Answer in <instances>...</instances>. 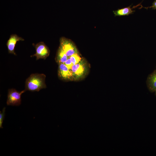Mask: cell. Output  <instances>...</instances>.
Listing matches in <instances>:
<instances>
[{
    "label": "cell",
    "mask_w": 156,
    "mask_h": 156,
    "mask_svg": "<svg viewBox=\"0 0 156 156\" xmlns=\"http://www.w3.org/2000/svg\"><path fill=\"white\" fill-rule=\"evenodd\" d=\"M24 40V39L23 38L16 34L11 35L6 43L8 53L16 55L14 52V48L16 42L18 41H23Z\"/></svg>",
    "instance_id": "obj_7"
},
{
    "label": "cell",
    "mask_w": 156,
    "mask_h": 156,
    "mask_svg": "<svg viewBox=\"0 0 156 156\" xmlns=\"http://www.w3.org/2000/svg\"><path fill=\"white\" fill-rule=\"evenodd\" d=\"M148 8H152L153 9H156V0L153 3L152 5Z\"/></svg>",
    "instance_id": "obj_14"
},
{
    "label": "cell",
    "mask_w": 156,
    "mask_h": 156,
    "mask_svg": "<svg viewBox=\"0 0 156 156\" xmlns=\"http://www.w3.org/2000/svg\"><path fill=\"white\" fill-rule=\"evenodd\" d=\"M68 57L79 53L75 45L70 41L64 38H62L60 40V46Z\"/></svg>",
    "instance_id": "obj_5"
},
{
    "label": "cell",
    "mask_w": 156,
    "mask_h": 156,
    "mask_svg": "<svg viewBox=\"0 0 156 156\" xmlns=\"http://www.w3.org/2000/svg\"><path fill=\"white\" fill-rule=\"evenodd\" d=\"M68 57L62 48L60 46L56 57V62L58 64H64Z\"/></svg>",
    "instance_id": "obj_9"
},
{
    "label": "cell",
    "mask_w": 156,
    "mask_h": 156,
    "mask_svg": "<svg viewBox=\"0 0 156 156\" xmlns=\"http://www.w3.org/2000/svg\"><path fill=\"white\" fill-rule=\"evenodd\" d=\"M88 70L87 62L83 59L79 63L73 65L71 68L73 80H78L83 78Z\"/></svg>",
    "instance_id": "obj_2"
},
{
    "label": "cell",
    "mask_w": 156,
    "mask_h": 156,
    "mask_svg": "<svg viewBox=\"0 0 156 156\" xmlns=\"http://www.w3.org/2000/svg\"><path fill=\"white\" fill-rule=\"evenodd\" d=\"M45 78L46 75L43 74H31L26 80L25 90L32 92L39 91L46 88Z\"/></svg>",
    "instance_id": "obj_1"
},
{
    "label": "cell",
    "mask_w": 156,
    "mask_h": 156,
    "mask_svg": "<svg viewBox=\"0 0 156 156\" xmlns=\"http://www.w3.org/2000/svg\"><path fill=\"white\" fill-rule=\"evenodd\" d=\"M64 64L69 69L71 70L73 64L69 57Z\"/></svg>",
    "instance_id": "obj_13"
},
{
    "label": "cell",
    "mask_w": 156,
    "mask_h": 156,
    "mask_svg": "<svg viewBox=\"0 0 156 156\" xmlns=\"http://www.w3.org/2000/svg\"><path fill=\"white\" fill-rule=\"evenodd\" d=\"M5 107L3 108L2 111H0V128H3L2 124L4 119L5 116Z\"/></svg>",
    "instance_id": "obj_12"
},
{
    "label": "cell",
    "mask_w": 156,
    "mask_h": 156,
    "mask_svg": "<svg viewBox=\"0 0 156 156\" xmlns=\"http://www.w3.org/2000/svg\"><path fill=\"white\" fill-rule=\"evenodd\" d=\"M155 92L156 94V90L155 91Z\"/></svg>",
    "instance_id": "obj_15"
},
{
    "label": "cell",
    "mask_w": 156,
    "mask_h": 156,
    "mask_svg": "<svg viewBox=\"0 0 156 156\" xmlns=\"http://www.w3.org/2000/svg\"><path fill=\"white\" fill-rule=\"evenodd\" d=\"M33 45L35 48L36 52L31 57L35 56L37 60L40 59L45 60L49 56L50 50L43 42H40L36 44H33Z\"/></svg>",
    "instance_id": "obj_4"
},
{
    "label": "cell",
    "mask_w": 156,
    "mask_h": 156,
    "mask_svg": "<svg viewBox=\"0 0 156 156\" xmlns=\"http://www.w3.org/2000/svg\"><path fill=\"white\" fill-rule=\"evenodd\" d=\"M148 86L152 92L156 90V72L152 74L148 79Z\"/></svg>",
    "instance_id": "obj_10"
},
{
    "label": "cell",
    "mask_w": 156,
    "mask_h": 156,
    "mask_svg": "<svg viewBox=\"0 0 156 156\" xmlns=\"http://www.w3.org/2000/svg\"><path fill=\"white\" fill-rule=\"evenodd\" d=\"M58 75L61 79L65 80H73L71 70L69 69L64 64H59Z\"/></svg>",
    "instance_id": "obj_6"
},
{
    "label": "cell",
    "mask_w": 156,
    "mask_h": 156,
    "mask_svg": "<svg viewBox=\"0 0 156 156\" xmlns=\"http://www.w3.org/2000/svg\"><path fill=\"white\" fill-rule=\"evenodd\" d=\"M133 8L130 6L114 11L113 13L115 16H128L132 14L135 11L132 10Z\"/></svg>",
    "instance_id": "obj_8"
},
{
    "label": "cell",
    "mask_w": 156,
    "mask_h": 156,
    "mask_svg": "<svg viewBox=\"0 0 156 156\" xmlns=\"http://www.w3.org/2000/svg\"><path fill=\"white\" fill-rule=\"evenodd\" d=\"M26 91L25 89L20 92L14 89H9L6 102L7 105L13 106L19 105L21 103V95Z\"/></svg>",
    "instance_id": "obj_3"
},
{
    "label": "cell",
    "mask_w": 156,
    "mask_h": 156,
    "mask_svg": "<svg viewBox=\"0 0 156 156\" xmlns=\"http://www.w3.org/2000/svg\"><path fill=\"white\" fill-rule=\"evenodd\" d=\"M69 57L73 65L79 63L83 59L79 53L74 54Z\"/></svg>",
    "instance_id": "obj_11"
}]
</instances>
